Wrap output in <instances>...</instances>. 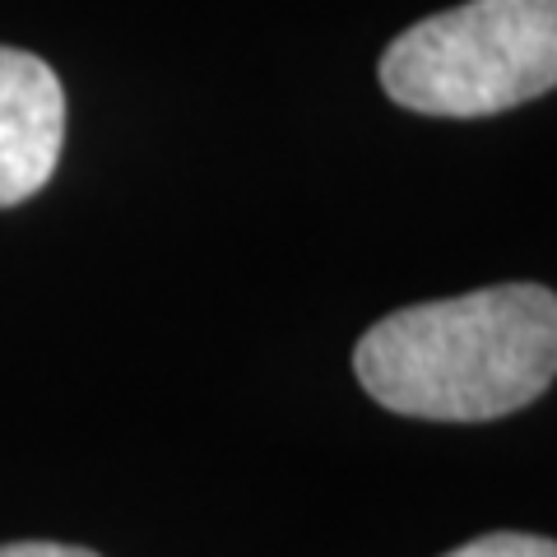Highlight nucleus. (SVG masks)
<instances>
[{
	"instance_id": "7ed1b4c3",
	"label": "nucleus",
	"mask_w": 557,
	"mask_h": 557,
	"mask_svg": "<svg viewBox=\"0 0 557 557\" xmlns=\"http://www.w3.org/2000/svg\"><path fill=\"white\" fill-rule=\"evenodd\" d=\"M65 145V89L42 57L0 47V209L51 182Z\"/></svg>"
},
{
	"instance_id": "39448f33",
	"label": "nucleus",
	"mask_w": 557,
	"mask_h": 557,
	"mask_svg": "<svg viewBox=\"0 0 557 557\" xmlns=\"http://www.w3.org/2000/svg\"><path fill=\"white\" fill-rule=\"evenodd\" d=\"M0 557H98V553L75 544H47V539H24V544H0Z\"/></svg>"
},
{
	"instance_id": "20e7f679",
	"label": "nucleus",
	"mask_w": 557,
	"mask_h": 557,
	"mask_svg": "<svg viewBox=\"0 0 557 557\" xmlns=\"http://www.w3.org/2000/svg\"><path fill=\"white\" fill-rule=\"evenodd\" d=\"M446 557H557V539H539V534H483L474 544H460Z\"/></svg>"
},
{
	"instance_id": "f03ea898",
	"label": "nucleus",
	"mask_w": 557,
	"mask_h": 557,
	"mask_svg": "<svg viewBox=\"0 0 557 557\" xmlns=\"http://www.w3.org/2000/svg\"><path fill=\"white\" fill-rule=\"evenodd\" d=\"M381 89L423 116H497L557 89V0H465L405 28Z\"/></svg>"
},
{
	"instance_id": "f257e3e1",
	"label": "nucleus",
	"mask_w": 557,
	"mask_h": 557,
	"mask_svg": "<svg viewBox=\"0 0 557 557\" xmlns=\"http://www.w3.org/2000/svg\"><path fill=\"white\" fill-rule=\"evenodd\" d=\"M354 372L376 405L405 418H507L534 405L557 376V293L497 284L405 307L358 339Z\"/></svg>"
}]
</instances>
